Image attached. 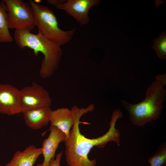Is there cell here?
<instances>
[{"instance_id":"obj_1","label":"cell","mask_w":166,"mask_h":166,"mask_svg":"<svg viewBox=\"0 0 166 166\" xmlns=\"http://www.w3.org/2000/svg\"><path fill=\"white\" fill-rule=\"evenodd\" d=\"M94 105L91 104L85 108H79L74 105L71 110L74 117V124L69 136L65 141V156L68 166H97L96 159L90 160L88 155L94 147L104 148L109 142L114 141L119 146L120 142V134L115 127L117 120L123 117L122 112L119 109L112 113L109 123V128L104 135L97 138L90 139L85 137L80 132V119L84 114L92 112Z\"/></svg>"},{"instance_id":"obj_2","label":"cell","mask_w":166,"mask_h":166,"mask_svg":"<svg viewBox=\"0 0 166 166\" xmlns=\"http://www.w3.org/2000/svg\"><path fill=\"white\" fill-rule=\"evenodd\" d=\"M14 38L21 48H30L35 56L39 52L43 54L44 57L39 71L42 78L49 77L58 69L62 55L61 46L39 33L35 34L26 30H15Z\"/></svg>"},{"instance_id":"obj_3","label":"cell","mask_w":166,"mask_h":166,"mask_svg":"<svg viewBox=\"0 0 166 166\" xmlns=\"http://www.w3.org/2000/svg\"><path fill=\"white\" fill-rule=\"evenodd\" d=\"M145 98L136 104L121 100V104L128 111L130 120L135 125L141 127L159 117L165 100L166 91L161 85L153 81L147 88Z\"/></svg>"},{"instance_id":"obj_4","label":"cell","mask_w":166,"mask_h":166,"mask_svg":"<svg viewBox=\"0 0 166 166\" xmlns=\"http://www.w3.org/2000/svg\"><path fill=\"white\" fill-rule=\"evenodd\" d=\"M29 3L34 12L38 33L61 46L72 39L76 32L75 28L67 31L61 30L56 16L49 8L36 3L32 0H29Z\"/></svg>"},{"instance_id":"obj_5","label":"cell","mask_w":166,"mask_h":166,"mask_svg":"<svg viewBox=\"0 0 166 166\" xmlns=\"http://www.w3.org/2000/svg\"><path fill=\"white\" fill-rule=\"evenodd\" d=\"M7 10L9 29L29 31L35 26L34 12L29 3L22 0H4Z\"/></svg>"},{"instance_id":"obj_6","label":"cell","mask_w":166,"mask_h":166,"mask_svg":"<svg viewBox=\"0 0 166 166\" xmlns=\"http://www.w3.org/2000/svg\"><path fill=\"white\" fill-rule=\"evenodd\" d=\"M20 91L22 112L50 107L52 100L49 93L41 85L33 82L31 85L24 87Z\"/></svg>"},{"instance_id":"obj_7","label":"cell","mask_w":166,"mask_h":166,"mask_svg":"<svg viewBox=\"0 0 166 166\" xmlns=\"http://www.w3.org/2000/svg\"><path fill=\"white\" fill-rule=\"evenodd\" d=\"M19 89L8 84H0V113L11 116L22 113Z\"/></svg>"},{"instance_id":"obj_8","label":"cell","mask_w":166,"mask_h":166,"mask_svg":"<svg viewBox=\"0 0 166 166\" xmlns=\"http://www.w3.org/2000/svg\"><path fill=\"white\" fill-rule=\"evenodd\" d=\"M100 0H68L56 6L58 9L64 10L81 25L88 23L89 12L93 6L99 4Z\"/></svg>"},{"instance_id":"obj_9","label":"cell","mask_w":166,"mask_h":166,"mask_svg":"<svg viewBox=\"0 0 166 166\" xmlns=\"http://www.w3.org/2000/svg\"><path fill=\"white\" fill-rule=\"evenodd\" d=\"M49 129V136L44 140L41 147L44 157L42 166H49L50 161L54 158L59 144L65 142L67 139L65 134L56 127L51 126Z\"/></svg>"},{"instance_id":"obj_10","label":"cell","mask_w":166,"mask_h":166,"mask_svg":"<svg viewBox=\"0 0 166 166\" xmlns=\"http://www.w3.org/2000/svg\"><path fill=\"white\" fill-rule=\"evenodd\" d=\"M52 110L50 107H42L24 110L22 113L27 126L37 130L48 124Z\"/></svg>"},{"instance_id":"obj_11","label":"cell","mask_w":166,"mask_h":166,"mask_svg":"<svg viewBox=\"0 0 166 166\" xmlns=\"http://www.w3.org/2000/svg\"><path fill=\"white\" fill-rule=\"evenodd\" d=\"M74 122L72 111L67 108H58L52 110L51 112L49 121L51 126H54L58 128L65 134L67 139Z\"/></svg>"},{"instance_id":"obj_12","label":"cell","mask_w":166,"mask_h":166,"mask_svg":"<svg viewBox=\"0 0 166 166\" xmlns=\"http://www.w3.org/2000/svg\"><path fill=\"white\" fill-rule=\"evenodd\" d=\"M42 153L41 147L30 145L22 151L16 152L11 160L4 166H33Z\"/></svg>"},{"instance_id":"obj_13","label":"cell","mask_w":166,"mask_h":166,"mask_svg":"<svg viewBox=\"0 0 166 166\" xmlns=\"http://www.w3.org/2000/svg\"><path fill=\"white\" fill-rule=\"evenodd\" d=\"M7 7L4 0L0 2V43L11 42L13 38L9 32Z\"/></svg>"},{"instance_id":"obj_14","label":"cell","mask_w":166,"mask_h":166,"mask_svg":"<svg viewBox=\"0 0 166 166\" xmlns=\"http://www.w3.org/2000/svg\"><path fill=\"white\" fill-rule=\"evenodd\" d=\"M157 53V55L162 59L166 58V33L164 31L160 33L158 37L154 39L152 46Z\"/></svg>"},{"instance_id":"obj_15","label":"cell","mask_w":166,"mask_h":166,"mask_svg":"<svg viewBox=\"0 0 166 166\" xmlns=\"http://www.w3.org/2000/svg\"><path fill=\"white\" fill-rule=\"evenodd\" d=\"M150 166H165L166 164V145L161 144L154 154L148 160Z\"/></svg>"},{"instance_id":"obj_16","label":"cell","mask_w":166,"mask_h":166,"mask_svg":"<svg viewBox=\"0 0 166 166\" xmlns=\"http://www.w3.org/2000/svg\"><path fill=\"white\" fill-rule=\"evenodd\" d=\"M62 152L57 153L55 159H52L50 162L49 166H61V160L62 155Z\"/></svg>"},{"instance_id":"obj_17","label":"cell","mask_w":166,"mask_h":166,"mask_svg":"<svg viewBox=\"0 0 166 166\" xmlns=\"http://www.w3.org/2000/svg\"><path fill=\"white\" fill-rule=\"evenodd\" d=\"M155 80L160 83L161 85L164 87L166 85V74H159L155 76Z\"/></svg>"},{"instance_id":"obj_18","label":"cell","mask_w":166,"mask_h":166,"mask_svg":"<svg viewBox=\"0 0 166 166\" xmlns=\"http://www.w3.org/2000/svg\"><path fill=\"white\" fill-rule=\"evenodd\" d=\"M46 2L49 4L55 6L57 5L64 2L66 0H47Z\"/></svg>"},{"instance_id":"obj_19","label":"cell","mask_w":166,"mask_h":166,"mask_svg":"<svg viewBox=\"0 0 166 166\" xmlns=\"http://www.w3.org/2000/svg\"><path fill=\"white\" fill-rule=\"evenodd\" d=\"M34 2L37 4H39V3H40L41 2V0H34Z\"/></svg>"},{"instance_id":"obj_20","label":"cell","mask_w":166,"mask_h":166,"mask_svg":"<svg viewBox=\"0 0 166 166\" xmlns=\"http://www.w3.org/2000/svg\"><path fill=\"white\" fill-rule=\"evenodd\" d=\"M35 166H42V164H38Z\"/></svg>"}]
</instances>
